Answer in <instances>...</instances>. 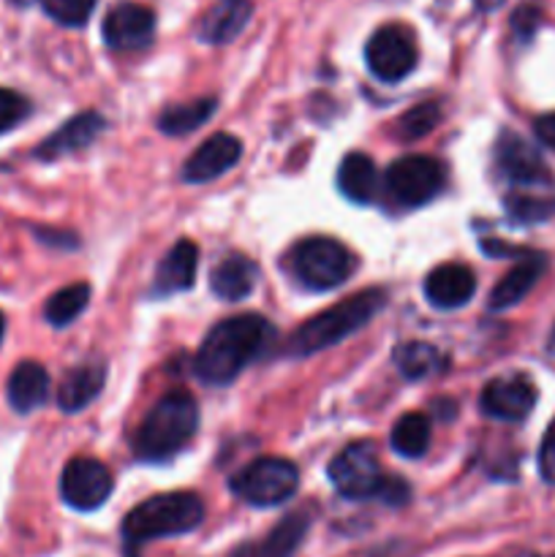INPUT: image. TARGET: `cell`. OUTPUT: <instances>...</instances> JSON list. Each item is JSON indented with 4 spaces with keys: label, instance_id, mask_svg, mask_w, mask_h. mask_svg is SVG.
I'll return each mask as SVG.
<instances>
[{
    "label": "cell",
    "instance_id": "cell-28",
    "mask_svg": "<svg viewBox=\"0 0 555 557\" xmlns=\"http://www.w3.org/2000/svg\"><path fill=\"white\" fill-rule=\"evenodd\" d=\"M87 299H90V286L87 283H71V286L60 288L47 299L44 319L52 326H69L87 308Z\"/></svg>",
    "mask_w": 555,
    "mask_h": 557
},
{
    "label": "cell",
    "instance_id": "cell-29",
    "mask_svg": "<svg viewBox=\"0 0 555 557\" xmlns=\"http://www.w3.org/2000/svg\"><path fill=\"white\" fill-rule=\"evenodd\" d=\"M441 123V107L435 101L417 103L414 109H408L406 114H400L395 123V136L403 141H417L422 136H428L435 125Z\"/></svg>",
    "mask_w": 555,
    "mask_h": 557
},
{
    "label": "cell",
    "instance_id": "cell-24",
    "mask_svg": "<svg viewBox=\"0 0 555 557\" xmlns=\"http://www.w3.org/2000/svg\"><path fill=\"white\" fill-rule=\"evenodd\" d=\"M310 511H294L283 517L281 525L267 533L259 547H245L248 557H292L310 531Z\"/></svg>",
    "mask_w": 555,
    "mask_h": 557
},
{
    "label": "cell",
    "instance_id": "cell-7",
    "mask_svg": "<svg viewBox=\"0 0 555 557\" xmlns=\"http://www.w3.org/2000/svg\"><path fill=\"white\" fill-rule=\"evenodd\" d=\"M299 487V471L283 457H259L232 479V493L245 504L270 509L286 504Z\"/></svg>",
    "mask_w": 555,
    "mask_h": 557
},
{
    "label": "cell",
    "instance_id": "cell-20",
    "mask_svg": "<svg viewBox=\"0 0 555 557\" xmlns=\"http://www.w3.org/2000/svg\"><path fill=\"white\" fill-rule=\"evenodd\" d=\"M5 395H9L11 408L16 413H30L38 406H44L49 397V373L44 364L38 362H20L9 375L5 384Z\"/></svg>",
    "mask_w": 555,
    "mask_h": 557
},
{
    "label": "cell",
    "instance_id": "cell-30",
    "mask_svg": "<svg viewBox=\"0 0 555 557\" xmlns=\"http://www.w3.org/2000/svg\"><path fill=\"white\" fill-rule=\"evenodd\" d=\"M504 207L515 223H542L555 215V199H544V196L511 194L506 196Z\"/></svg>",
    "mask_w": 555,
    "mask_h": 557
},
{
    "label": "cell",
    "instance_id": "cell-17",
    "mask_svg": "<svg viewBox=\"0 0 555 557\" xmlns=\"http://www.w3.org/2000/svg\"><path fill=\"white\" fill-rule=\"evenodd\" d=\"M103 131V117L98 112H82L76 117H71L69 123L60 125L52 136L38 145L36 156L44 161H52V158L69 156V152L85 150L92 139Z\"/></svg>",
    "mask_w": 555,
    "mask_h": 557
},
{
    "label": "cell",
    "instance_id": "cell-22",
    "mask_svg": "<svg viewBox=\"0 0 555 557\" xmlns=\"http://www.w3.org/2000/svg\"><path fill=\"white\" fill-rule=\"evenodd\" d=\"M337 188L357 205H370L379 194V169L365 152H348L337 166Z\"/></svg>",
    "mask_w": 555,
    "mask_h": 557
},
{
    "label": "cell",
    "instance_id": "cell-19",
    "mask_svg": "<svg viewBox=\"0 0 555 557\" xmlns=\"http://www.w3.org/2000/svg\"><path fill=\"white\" fill-rule=\"evenodd\" d=\"M103 384H107V364L103 362H85L76 364L65 379L60 381L58 389V406L60 411L76 413L82 408L90 406L98 395H101Z\"/></svg>",
    "mask_w": 555,
    "mask_h": 557
},
{
    "label": "cell",
    "instance_id": "cell-21",
    "mask_svg": "<svg viewBox=\"0 0 555 557\" xmlns=\"http://www.w3.org/2000/svg\"><path fill=\"white\" fill-rule=\"evenodd\" d=\"M256 277H259V267L248 256L232 253L212 270L210 288L215 297L226 299V302H239L254 292Z\"/></svg>",
    "mask_w": 555,
    "mask_h": 557
},
{
    "label": "cell",
    "instance_id": "cell-31",
    "mask_svg": "<svg viewBox=\"0 0 555 557\" xmlns=\"http://www.w3.org/2000/svg\"><path fill=\"white\" fill-rule=\"evenodd\" d=\"M44 11L65 27H82L90 20L96 0H41Z\"/></svg>",
    "mask_w": 555,
    "mask_h": 557
},
{
    "label": "cell",
    "instance_id": "cell-35",
    "mask_svg": "<svg viewBox=\"0 0 555 557\" xmlns=\"http://www.w3.org/2000/svg\"><path fill=\"white\" fill-rule=\"evenodd\" d=\"M536 136L544 141V145L555 150V112L544 114V117L536 120Z\"/></svg>",
    "mask_w": 555,
    "mask_h": 557
},
{
    "label": "cell",
    "instance_id": "cell-8",
    "mask_svg": "<svg viewBox=\"0 0 555 557\" xmlns=\"http://www.w3.org/2000/svg\"><path fill=\"white\" fill-rule=\"evenodd\" d=\"M446 185V166L439 158L406 156L386 169V190L403 207H422L433 201Z\"/></svg>",
    "mask_w": 555,
    "mask_h": 557
},
{
    "label": "cell",
    "instance_id": "cell-38",
    "mask_svg": "<svg viewBox=\"0 0 555 557\" xmlns=\"http://www.w3.org/2000/svg\"><path fill=\"white\" fill-rule=\"evenodd\" d=\"M11 3H16V5H30V3H36V0H11Z\"/></svg>",
    "mask_w": 555,
    "mask_h": 557
},
{
    "label": "cell",
    "instance_id": "cell-32",
    "mask_svg": "<svg viewBox=\"0 0 555 557\" xmlns=\"http://www.w3.org/2000/svg\"><path fill=\"white\" fill-rule=\"evenodd\" d=\"M27 112H30V103L20 92L0 87V134H5L16 123H22L27 117Z\"/></svg>",
    "mask_w": 555,
    "mask_h": 557
},
{
    "label": "cell",
    "instance_id": "cell-37",
    "mask_svg": "<svg viewBox=\"0 0 555 557\" xmlns=\"http://www.w3.org/2000/svg\"><path fill=\"white\" fill-rule=\"evenodd\" d=\"M3 332H5V319L3 313H0V341H3Z\"/></svg>",
    "mask_w": 555,
    "mask_h": 557
},
{
    "label": "cell",
    "instance_id": "cell-11",
    "mask_svg": "<svg viewBox=\"0 0 555 557\" xmlns=\"http://www.w3.org/2000/svg\"><path fill=\"white\" fill-rule=\"evenodd\" d=\"M103 41L109 49L118 52H136V49L150 47L152 36H156V14L141 3H118L109 9L103 16Z\"/></svg>",
    "mask_w": 555,
    "mask_h": 557
},
{
    "label": "cell",
    "instance_id": "cell-33",
    "mask_svg": "<svg viewBox=\"0 0 555 557\" xmlns=\"http://www.w3.org/2000/svg\"><path fill=\"white\" fill-rule=\"evenodd\" d=\"M539 473L547 484H555V422L544 433L542 446H539Z\"/></svg>",
    "mask_w": 555,
    "mask_h": 557
},
{
    "label": "cell",
    "instance_id": "cell-27",
    "mask_svg": "<svg viewBox=\"0 0 555 557\" xmlns=\"http://www.w3.org/2000/svg\"><path fill=\"white\" fill-rule=\"evenodd\" d=\"M430 446V422L424 413H406L392 428V449L400 457H422Z\"/></svg>",
    "mask_w": 555,
    "mask_h": 557
},
{
    "label": "cell",
    "instance_id": "cell-9",
    "mask_svg": "<svg viewBox=\"0 0 555 557\" xmlns=\"http://www.w3.org/2000/svg\"><path fill=\"white\" fill-rule=\"evenodd\" d=\"M365 60L375 79L395 85L406 79L417 69L419 49L414 41V33L406 25H384L370 36L365 47Z\"/></svg>",
    "mask_w": 555,
    "mask_h": 557
},
{
    "label": "cell",
    "instance_id": "cell-23",
    "mask_svg": "<svg viewBox=\"0 0 555 557\" xmlns=\"http://www.w3.org/2000/svg\"><path fill=\"white\" fill-rule=\"evenodd\" d=\"M544 272V259L542 256H526L517 267H511L504 277L498 281V286L490 292V308L493 310H506L515 308L517 302L531 294V288L536 286V281Z\"/></svg>",
    "mask_w": 555,
    "mask_h": 557
},
{
    "label": "cell",
    "instance_id": "cell-6",
    "mask_svg": "<svg viewBox=\"0 0 555 557\" xmlns=\"http://www.w3.org/2000/svg\"><path fill=\"white\" fill-rule=\"evenodd\" d=\"M330 482L343 498L351 500H368V498H384L386 479L379 466V449L373 441H354L346 449L337 451L332 457Z\"/></svg>",
    "mask_w": 555,
    "mask_h": 557
},
{
    "label": "cell",
    "instance_id": "cell-25",
    "mask_svg": "<svg viewBox=\"0 0 555 557\" xmlns=\"http://www.w3.org/2000/svg\"><path fill=\"white\" fill-rule=\"evenodd\" d=\"M446 357L435 346L422 341L403 343V346L395 348V368L400 370L403 379H428L430 373H439L444 370Z\"/></svg>",
    "mask_w": 555,
    "mask_h": 557
},
{
    "label": "cell",
    "instance_id": "cell-5",
    "mask_svg": "<svg viewBox=\"0 0 555 557\" xmlns=\"http://www.w3.org/2000/svg\"><path fill=\"white\" fill-rule=\"evenodd\" d=\"M292 270L313 292H332L357 272V256L332 237H308L292 250Z\"/></svg>",
    "mask_w": 555,
    "mask_h": 557
},
{
    "label": "cell",
    "instance_id": "cell-15",
    "mask_svg": "<svg viewBox=\"0 0 555 557\" xmlns=\"http://www.w3.org/2000/svg\"><path fill=\"white\" fill-rule=\"evenodd\" d=\"M473 292H477V277L466 264H457V261L435 267L424 277V297L441 310L462 308L473 297Z\"/></svg>",
    "mask_w": 555,
    "mask_h": 557
},
{
    "label": "cell",
    "instance_id": "cell-16",
    "mask_svg": "<svg viewBox=\"0 0 555 557\" xmlns=\"http://www.w3.org/2000/svg\"><path fill=\"white\" fill-rule=\"evenodd\" d=\"M199 267V248L190 239H180L172 250L161 259L152 283V297H169V294L188 292L196 281Z\"/></svg>",
    "mask_w": 555,
    "mask_h": 557
},
{
    "label": "cell",
    "instance_id": "cell-14",
    "mask_svg": "<svg viewBox=\"0 0 555 557\" xmlns=\"http://www.w3.org/2000/svg\"><path fill=\"white\" fill-rule=\"evenodd\" d=\"M243 156V141L232 134H215L199 145V150L185 161L183 166V180L185 183H210L218 180L221 174H226L234 163Z\"/></svg>",
    "mask_w": 555,
    "mask_h": 557
},
{
    "label": "cell",
    "instance_id": "cell-3",
    "mask_svg": "<svg viewBox=\"0 0 555 557\" xmlns=\"http://www.w3.org/2000/svg\"><path fill=\"white\" fill-rule=\"evenodd\" d=\"M199 428V408L188 392L163 395L139 424L134 449L141 460L163 462L177 455Z\"/></svg>",
    "mask_w": 555,
    "mask_h": 557
},
{
    "label": "cell",
    "instance_id": "cell-1",
    "mask_svg": "<svg viewBox=\"0 0 555 557\" xmlns=\"http://www.w3.org/2000/svg\"><path fill=\"white\" fill-rule=\"evenodd\" d=\"M272 337L270 321L256 313L234 315L207 332L194 359V373L210 386H226L264 351Z\"/></svg>",
    "mask_w": 555,
    "mask_h": 557
},
{
    "label": "cell",
    "instance_id": "cell-26",
    "mask_svg": "<svg viewBox=\"0 0 555 557\" xmlns=\"http://www.w3.org/2000/svg\"><path fill=\"white\" fill-rule=\"evenodd\" d=\"M212 112H215V98H196L190 103H177V107L163 109L161 117H158V128L169 136H185L205 125Z\"/></svg>",
    "mask_w": 555,
    "mask_h": 557
},
{
    "label": "cell",
    "instance_id": "cell-34",
    "mask_svg": "<svg viewBox=\"0 0 555 557\" xmlns=\"http://www.w3.org/2000/svg\"><path fill=\"white\" fill-rule=\"evenodd\" d=\"M539 20H542V14H539L536 5H520V9L511 14V27H515V33L522 41H528V38L533 36V30L539 27Z\"/></svg>",
    "mask_w": 555,
    "mask_h": 557
},
{
    "label": "cell",
    "instance_id": "cell-13",
    "mask_svg": "<svg viewBox=\"0 0 555 557\" xmlns=\"http://www.w3.org/2000/svg\"><path fill=\"white\" fill-rule=\"evenodd\" d=\"M482 411L501 422H522L536 406V386L526 375L495 379L482 392Z\"/></svg>",
    "mask_w": 555,
    "mask_h": 557
},
{
    "label": "cell",
    "instance_id": "cell-2",
    "mask_svg": "<svg viewBox=\"0 0 555 557\" xmlns=\"http://www.w3.org/2000/svg\"><path fill=\"white\" fill-rule=\"evenodd\" d=\"M384 305L386 294L381 288H365V292L332 305L330 310L313 315L299 330H294L286 343V354H292V357H310V354L332 348L335 343L346 341L354 332L362 330L370 319L381 313Z\"/></svg>",
    "mask_w": 555,
    "mask_h": 557
},
{
    "label": "cell",
    "instance_id": "cell-10",
    "mask_svg": "<svg viewBox=\"0 0 555 557\" xmlns=\"http://www.w3.org/2000/svg\"><path fill=\"white\" fill-rule=\"evenodd\" d=\"M112 487L114 479L109 468L92 457H74L60 476V495L71 509L79 511H92L107 504Z\"/></svg>",
    "mask_w": 555,
    "mask_h": 557
},
{
    "label": "cell",
    "instance_id": "cell-4",
    "mask_svg": "<svg viewBox=\"0 0 555 557\" xmlns=\"http://www.w3.org/2000/svg\"><path fill=\"white\" fill-rule=\"evenodd\" d=\"M205 520V504L194 493H163L141 500L128 511L123 536L131 547L166 536H183L196 531Z\"/></svg>",
    "mask_w": 555,
    "mask_h": 557
},
{
    "label": "cell",
    "instance_id": "cell-12",
    "mask_svg": "<svg viewBox=\"0 0 555 557\" xmlns=\"http://www.w3.org/2000/svg\"><path fill=\"white\" fill-rule=\"evenodd\" d=\"M495 161H498L501 174L509 183L520 185V188H544V185H553V174H550V166L544 163V158L526 139H520L517 134H509V131L501 134L498 145H495Z\"/></svg>",
    "mask_w": 555,
    "mask_h": 557
},
{
    "label": "cell",
    "instance_id": "cell-18",
    "mask_svg": "<svg viewBox=\"0 0 555 557\" xmlns=\"http://www.w3.org/2000/svg\"><path fill=\"white\" fill-rule=\"evenodd\" d=\"M254 3L250 0H215L199 22V38L207 44H229L245 30Z\"/></svg>",
    "mask_w": 555,
    "mask_h": 557
},
{
    "label": "cell",
    "instance_id": "cell-40",
    "mask_svg": "<svg viewBox=\"0 0 555 557\" xmlns=\"http://www.w3.org/2000/svg\"><path fill=\"white\" fill-rule=\"evenodd\" d=\"M234 557H248V553H245V549H239V553L234 555Z\"/></svg>",
    "mask_w": 555,
    "mask_h": 557
},
{
    "label": "cell",
    "instance_id": "cell-36",
    "mask_svg": "<svg viewBox=\"0 0 555 557\" xmlns=\"http://www.w3.org/2000/svg\"><path fill=\"white\" fill-rule=\"evenodd\" d=\"M504 3V0H477V5L482 11H493V9H498V5Z\"/></svg>",
    "mask_w": 555,
    "mask_h": 557
},
{
    "label": "cell",
    "instance_id": "cell-39",
    "mask_svg": "<svg viewBox=\"0 0 555 557\" xmlns=\"http://www.w3.org/2000/svg\"><path fill=\"white\" fill-rule=\"evenodd\" d=\"M550 351L555 354V330H553V335H550Z\"/></svg>",
    "mask_w": 555,
    "mask_h": 557
}]
</instances>
